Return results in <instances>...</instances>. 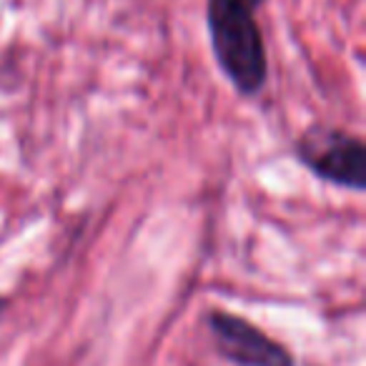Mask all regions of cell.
I'll list each match as a JSON object with an SVG mask.
<instances>
[{
    "mask_svg": "<svg viewBox=\"0 0 366 366\" xmlns=\"http://www.w3.org/2000/svg\"><path fill=\"white\" fill-rule=\"evenodd\" d=\"M206 26L221 73L241 96L264 91L269 58L256 11L244 0H206Z\"/></svg>",
    "mask_w": 366,
    "mask_h": 366,
    "instance_id": "cell-1",
    "label": "cell"
},
{
    "mask_svg": "<svg viewBox=\"0 0 366 366\" xmlns=\"http://www.w3.org/2000/svg\"><path fill=\"white\" fill-rule=\"evenodd\" d=\"M206 324L221 356L236 366H296V359L284 344L251 321L229 311H209Z\"/></svg>",
    "mask_w": 366,
    "mask_h": 366,
    "instance_id": "cell-3",
    "label": "cell"
},
{
    "mask_svg": "<svg viewBox=\"0 0 366 366\" xmlns=\"http://www.w3.org/2000/svg\"><path fill=\"white\" fill-rule=\"evenodd\" d=\"M244 3H246V6H249V8H254V11H259V8L264 6L266 0H244Z\"/></svg>",
    "mask_w": 366,
    "mask_h": 366,
    "instance_id": "cell-4",
    "label": "cell"
},
{
    "mask_svg": "<svg viewBox=\"0 0 366 366\" xmlns=\"http://www.w3.org/2000/svg\"><path fill=\"white\" fill-rule=\"evenodd\" d=\"M6 306H8V299H6V296H0V316H3V311H6Z\"/></svg>",
    "mask_w": 366,
    "mask_h": 366,
    "instance_id": "cell-5",
    "label": "cell"
},
{
    "mask_svg": "<svg viewBox=\"0 0 366 366\" xmlns=\"http://www.w3.org/2000/svg\"><path fill=\"white\" fill-rule=\"evenodd\" d=\"M296 158L321 181L339 189H366V146L341 128H311L296 141Z\"/></svg>",
    "mask_w": 366,
    "mask_h": 366,
    "instance_id": "cell-2",
    "label": "cell"
}]
</instances>
